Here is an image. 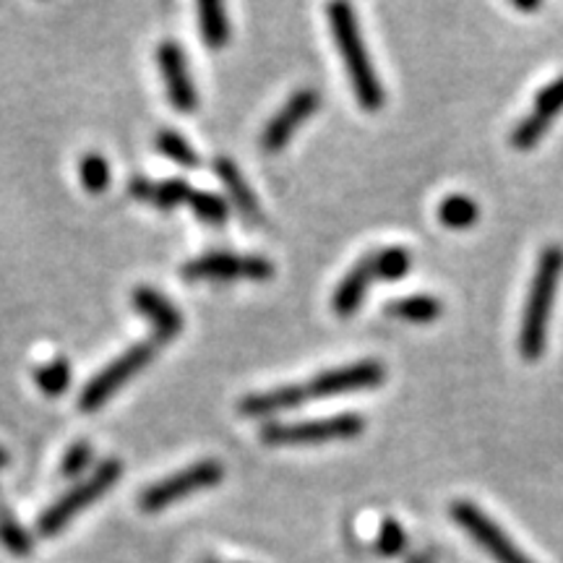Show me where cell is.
Listing matches in <instances>:
<instances>
[{
    "instance_id": "obj_24",
    "label": "cell",
    "mask_w": 563,
    "mask_h": 563,
    "mask_svg": "<svg viewBox=\"0 0 563 563\" xmlns=\"http://www.w3.org/2000/svg\"><path fill=\"white\" fill-rule=\"evenodd\" d=\"M79 178L89 194H102L110 186V162L97 152L87 154L79 162Z\"/></svg>"
},
{
    "instance_id": "obj_29",
    "label": "cell",
    "mask_w": 563,
    "mask_h": 563,
    "mask_svg": "<svg viewBox=\"0 0 563 563\" xmlns=\"http://www.w3.org/2000/svg\"><path fill=\"white\" fill-rule=\"evenodd\" d=\"M9 462H11V454L5 452L3 446H0V470H3V467H9Z\"/></svg>"
},
{
    "instance_id": "obj_1",
    "label": "cell",
    "mask_w": 563,
    "mask_h": 563,
    "mask_svg": "<svg viewBox=\"0 0 563 563\" xmlns=\"http://www.w3.org/2000/svg\"><path fill=\"white\" fill-rule=\"evenodd\" d=\"M563 274V249L548 245L540 253L530 295H527L522 323H519V352L525 361H540L548 344V323H551L555 290Z\"/></svg>"
},
{
    "instance_id": "obj_22",
    "label": "cell",
    "mask_w": 563,
    "mask_h": 563,
    "mask_svg": "<svg viewBox=\"0 0 563 563\" xmlns=\"http://www.w3.org/2000/svg\"><path fill=\"white\" fill-rule=\"evenodd\" d=\"M34 384H37L40 389L47 394V397H58V394L68 391V386H70V363L63 355L53 357L51 363L40 365V368L34 371Z\"/></svg>"
},
{
    "instance_id": "obj_9",
    "label": "cell",
    "mask_w": 563,
    "mask_h": 563,
    "mask_svg": "<svg viewBox=\"0 0 563 563\" xmlns=\"http://www.w3.org/2000/svg\"><path fill=\"white\" fill-rule=\"evenodd\" d=\"M384 376L386 371L378 361H357L319 373L308 384H300V391L306 397V402H311V399H327L334 397V394L373 389V386L384 384Z\"/></svg>"
},
{
    "instance_id": "obj_28",
    "label": "cell",
    "mask_w": 563,
    "mask_h": 563,
    "mask_svg": "<svg viewBox=\"0 0 563 563\" xmlns=\"http://www.w3.org/2000/svg\"><path fill=\"white\" fill-rule=\"evenodd\" d=\"M514 9H519V11H538L540 3H522V0H514Z\"/></svg>"
},
{
    "instance_id": "obj_20",
    "label": "cell",
    "mask_w": 563,
    "mask_h": 563,
    "mask_svg": "<svg viewBox=\"0 0 563 563\" xmlns=\"http://www.w3.org/2000/svg\"><path fill=\"white\" fill-rule=\"evenodd\" d=\"M439 220H441V224H446V228H452V230H467V228H473L477 220H481V209H477V203L470 199V196L454 194V196H449V199L441 201Z\"/></svg>"
},
{
    "instance_id": "obj_30",
    "label": "cell",
    "mask_w": 563,
    "mask_h": 563,
    "mask_svg": "<svg viewBox=\"0 0 563 563\" xmlns=\"http://www.w3.org/2000/svg\"><path fill=\"white\" fill-rule=\"evenodd\" d=\"M201 563H217V561H214V559H203Z\"/></svg>"
},
{
    "instance_id": "obj_18",
    "label": "cell",
    "mask_w": 563,
    "mask_h": 563,
    "mask_svg": "<svg viewBox=\"0 0 563 563\" xmlns=\"http://www.w3.org/2000/svg\"><path fill=\"white\" fill-rule=\"evenodd\" d=\"M441 300L433 295H407V298L389 302L386 311L407 323H431L441 316Z\"/></svg>"
},
{
    "instance_id": "obj_26",
    "label": "cell",
    "mask_w": 563,
    "mask_h": 563,
    "mask_svg": "<svg viewBox=\"0 0 563 563\" xmlns=\"http://www.w3.org/2000/svg\"><path fill=\"white\" fill-rule=\"evenodd\" d=\"M407 545V534L402 530V525L394 522V519H386L382 525V530H378V538H376V551L386 555V559H394V555H399L405 551Z\"/></svg>"
},
{
    "instance_id": "obj_19",
    "label": "cell",
    "mask_w": 563,
    "mask_h": 563,
    "mask_svg": "<svg viewBox=\"0 0 563 563\" xmlns=\"http://www.w3.org/2000/svg\"><path fill=\"white\" fill-rule=\"evenodd\" d=\"M371 262V269H373V279H382V282H397L402 279L407 272H410L412 266V256L407 249H399V245H394V249H384V251H376L368 256Z\"/></svg>"
},
{
    "instance_id": "obj_21",
    "label": "cell",
    "mask_w": 563,
    "mask_h": 563,
    "mask_svg": "<svg viewBox=\"0 0 563 563\" xmlns=\"http://www.w3.org/2000/svg\"><path fill=\"white\" fill-rule=\"evenodd\" d=\"M0 543L13 555H30L32 553V534L21 527V522H16L9 506L0 504Z\"/></svg>"
},
{
    "instance_id": "obj_6",
    "label": "cell",
    "mask_w": 563,
    "mask_h": 563,
    "mask_svg": "<svg viewBox=\"0 0 563 563\" xmlns=\"http://www.w3.org/2000/svg\"><path fill=\"white\" fill-rule=\"evenodd\" d=\"M157 344H159L157 340L133 344V347L125 350L123 355H118L115 361L108 365V368H102L100 373H97V376L81 389V397H79L81 410L84 412L100 410V407L108 402L112 394H115L118 389H123V386L129 384L141 368H146V365L154 361Z\"/></svg>"
},
{
    "instance_id": "obj_11",
    "label": "cell",
    "mask_w": 563,
    "mask_h": 563,
    "mask_svg": "<svg viewBox=\"0 0 563 563\" xmlns=\"http://www.w3.org/2000/svg\"><path fill=\"white\" fill-rule=\"evenodd\" d=\"M157 63L159 74L165 79V89L170 102L178 112H194L199 104V91H196L191 68H188L186 53L180 51L178 42L165 40L157 47Z\"/></svg>"
},
{
    "instance_id": "obj_17",
    "label": "cell",
    "mask_w": 563,
    "mask_h": 563,
    "mask_svg": "<svg viewBox=\"0 0 563 563\" xmlns=\"http://www.w3.org/2000/svg\"><path fill=\"white\" fill-rule=\"evenodd\" d=\"M199 30L203 37V45L211 47V51H220V47L228 45L232 30H230L228 13H224L222 3H217V0H201L199 3Z\"/></svg>"
},
{
    "instance_id": "obj_7",
    "label": "cell",
    "mask_w": 563,
    "mask_h": 563,
    "mask_svg": "<svg viewBox=\"0 0 563 563\" xmlns=\"http://www.w3.org/2000/svg\"><path fill=\"white\" fill-rule=\"evenodd\" d=\"M183 277L188 282H201V279L266 282L274 277V264L266 262L264 256H243V253H230V251H209L183 266Z\"/></svg>"
},
{
    "instance_id": "obj_14",
    "label": "cell",
    "mask_w": 563,
    "mask_h": 563,
    "mask_svg": "<svg viewBox=\"0 0 563 563\" xmlns=\"http://www.w3.org/2000/svg\"><path fill=\"white\" fill-rule=\"evenodd\" d=\"M194 186L186 180L170 178V180H150V178H133L131 180V196L139 201L152 203L157 209H175L180 203L191 201Z\"/></svg>"
},
{
    "instance_id": "obj_27",
    "label": "cell",
    "mask_w": 563,
    "mask_h": 563,
    "mask_svg": "<svg viewBox=\"0 0 563 563\" xmlns=\"http://www.w3.org/2000/svg\"><path fill=\"white\" fill-rule=\"evenodd\" d=\"M91 460H95V449H91V443L76 441L74 446L63 454L60 473L66 477H79V475H84V470L89 467Z\"/></svg>"
},
{
    "instance_id": "obj_2",
    "label": "cell",
    "mask_w": 563,
    "mask_h": 563,
    "mask_svg": "<svg viewBox=\"0 0 563 563\" xmlns=\"http://www.w3.org/2000/svg\"><path fill=\"white\" fill-rule=\"evenodd\" d=\"M329 26H332L336 51H340L344 60V70H347L352 91H355L357 102L363 110L378 112L384 108V87L378 79L376 68H373L371 55L365 51V42L357 26L355 11L347 3L329 5Z\"/></svg>"
},
{
    "instance_id": "obj_12",
    "label": "cell",
    "mask_w": 563,
    "mask_h": 563,
    "mask_svg": "<svg viewBox=\"0 0 563 563\" xmlns=\"http://www.w3.org/2000/svg\"><path fill=\"white\" fill-rule=\"evenodd\" d=\"M563 110V76L548 84L545 89L538 91L534 97V108L522 123L511 133V146L519 152H530L540 139L551 129V121Z\"/></svg>"
},
{
    "instance_id": "obj_8",
    "label": "cell",
    "mask_w": 563,
    "mask_h": 563,
    "mask_svg": "<svg viewBox=\"0 0 563 563\" xmlns=\"http://www.w3.org/2000/svg\"><path fill=\"white\" fill-rule=\"evenodd\" d=\"M454 522L462 527L485 553L490 555L496 563H534L530 555H525L517 545L511 543V538L498 527L488 514L477 509L470 501H456L452 506Z\"/></svg>"
},
{
    "instance_id": "obj_10",
    "label": "cell",
    "mask_w": 563,
    "mask_h": 563,
    "mask_svg": "<svg viewBox=\"0 0 563 563\" xmlns=\"http://www.w3.org/2000/svg\"><path fill=\"white\" fill-rule=\"evenodd\" d=\"M321 95L316 89H298L295 95L282 104L277 115L264 125L262 133V146L264 152H282L287 146V141L295 136V131L300 129V123L306 118H311L319 110Z\"/></svg>"
},
{
    "instance_id": "obj_13",
    "label": "cell",
    "mask_w": 563,
    "mask_h": 563,
    "mask_svg": "<svg viewBox=\"0 0 563 563\" xmlns=\"http://www.w3.org/2000/svg\"><path fill=\"white\" fill-rule=\"evenodd\" d=\"M131 302L144 319L152 321L157 342H170L180 334L183 316L159 290H154V287H136L131 295Z\"/></svg>"
},
{
    "instance_id": "obj_4",
    "label": "cell",
    "mask_w": 563,
    "mask_h": 563,
    "mask_svg": "<svg viewBox=\"0 0 563 563\" xmlns=\"http://www.w3.org/2000/svg\"><path fill=\"white\" fill-rule=\"evenodd\" d=\"M365 431V418L357 412H342L332 418L298 420V422H266L262 441L266 446H313L357 439Z\"/></svg>"
},
{
    "instance_id": "obj_3",
    "label": "cell",
    "mask_w": 563,
    "mask_h": 563,
    "mask_svg": "<svg viewBox=\"0 0 563 563\" xmlns=\"http://www.w3.org/2000/svg\"><path fill=\"white\" fill-rule=\"evenodd\" d=\"M121 473H123L121 460H104L100 467L95 470V473L76 483L68 493H63L58 501L51 504L45 511L40 514L37 532L42 534V538H53V534L66 530L76 514L89 509L97 498L104 496L112 485L121 481Z\"/></svg>"
},
{
    "instance_id": "obj_15",
    "label": "cell",
    "mask_w": 563,
    "mask_h": 563,
    "mask_svg": "<svg viewBox=\"0 0 563 563\" xmlns=\"http://www.w3.org/2000/svg\"><path fill=\"white\" fill-rule=\"evenodd\" d=\"M371 282H373V269H371L368 256H365L363 262H357L347 274H344L342 282L334 290L332 308L342 316V319H347V316H352L363 306Z\"/></svg>"
},
{
    "instance_id": "obj_5",
    "label": "cell",
    "mask_w": 563,
    "mask_h": 563,
    "mask_svg": "<svg viewBox=\"0 0 563 563\" xmlns=\"http://www.w3.org/2000/svg\"><path fill=\"white\" fill-rule=\"evenodd\" d=\"M222 477L224 464L220 460H199L188 464V467L178 470V473L162 477V481L150 485V488L139 496V509L146 514L162 511L167 509V506L178 504L180 498L214 488V485L222 483Z\"/></svg>"
},
{
    "instance_id": "obj_16",
    "label": "cell",
    "mask_w": 563,
    "mask_h": 563,
    "mask_svg": "<svg viewBox=\"0 0 563 563\" xmlns=\"http://www.w3.org/2000/svg\"><path fill=\"white\" fill-rule=\"evenodd\" d=\"M214 173H217V178L222 180V186L228 188L232 203L243 211L245 220H253V222L262 220V207H258L256 194L249 188V183H245L243 173L238 170L235 162L220 157L214 162Z\"/></svg>"
},
{
    "instance_id": "obj_23",
    "label": "cell",
    "mask_w": 563,
    "mask_h": 563,
    "mask_svg": "<svg viewBox=\"0 0 563 563\" xmlns=\"http://www.w3.org/2000/svg\"><path fill=\"white\" fill-rule=\"evenodd\" d=\"M154 144H157V152L165 154L167 159L175 162V165H183V167H199V154L191 144H188V139H183L178 131H159L157 139H154Z\"/></svg>"
},
{
    "instance_id": "obj_25",
    "label": "cell",
    "mask_w": 563,
    "mask_h": 563,
    "mask_svg": "<svg viewBox=\"0 0 563 563\" xmlns=\"http://www.w3.org/2000/svg\"><path fill=\"white\" fill-rule=\"evenodd\" d=\"M188 207L194 209V214L199 217L201 222H209V224H222L230 217L228 201L211 191H194Z\"/></svg>"
}]
</instances>
